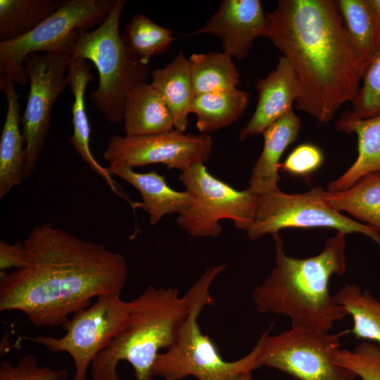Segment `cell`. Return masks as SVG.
<instances>
[{"mask_svg":"<svg viewBox=\"0 0 380 380\" xmlns=\"http://www.w3.org/2000/svg\"><path fill=\"white\" fill-rule=\"evenodd\" d=\"M121 293L103 294L89 306L73 313L62 325L61 337L37 335L25 337L53 353H68L74 362L72 380H87V371L96 355L108 345L125 323L130 301Z\"/></svg>","mask_w":380,"mask_h":380,"instance_id":"8fae6325","label":"cell"},{"mask_svg":"<svg viewBox=\"0 0 380 380\" xmlns=\"http://www.w3.org/2000/svg\"><path fill=\"white\" fill-rule=\"evenodd\" d=\"M258 101L255 111L239 132V139L262 134L270 125L293 110L300 94V84L289 61L279 58L276 68L264 78L258 79L255 86Z\"/></svg>","mask_w":380,"mask_h":380,"instance_id":"9a60e30c","label":"cell"},{"mask_svg":"<svg viewBox=\"0 0 380 380\" xmlns=\"http://www.w3.org/2000/svg\"><path fill=\"white\" fill-rule=\"evenodd\" d=\"M68 372L65 369L41 367L34 354H27L15 365L8 360L0 362V380H65Z\"/></svg>","mask_w":380,"mask_h":380,"instance_id":"1f68e13d","label":"cell"},{"mask_svg":"<svg viewBox=\"0 0 380 380\" xmlns=\"http://www.w3.org/2000/svg\"><path fill=\"white\" fill-rule=\"evenodd\" d=\"M78 37V32H73L50 51L42 55L32 53L25 61L30 80L21 120L26 152L25 179L32 175L37 167L49 134L53 104L68 86V68Z\"/></svg>","mask_w":380,"mask_h":380,"instance_id":"52a82bcc","label":"cell"},{"mask_svg":"<svg viewBox=\"0 0 380 380\" xmlns=\"http://www.w3.org/2000/svg\"><path fill=\"white\" fill-rule=\"evenodd\" d=\"M336 129L357 137V157L341 177L331 182L327 191L346 190L365 176L380 173V115L369 119L357 117L350 110L343 111Z\"/></svg>","mask_w":380,"mask_h":380,"instance_id":"e0dca14e","label":"cell"},{"mask_svg":"<svg viewBox=\"0 0 380 380\" xmlns=\"http://www.w3.org/2000/svg\"><path fill=\"white\" fill-rule=\"evenodd\" d=\"M125 0H114L105 20L93 31H78L72 58L91 61L99 73V85L89 99L110 123L123 122L127 94L151 74L124 42L119 31Z\"/></svg>","mask_w":380,"mask_h":380,"instance_id":"8992f818","label":"cell"},{"mask_svg":"<svg viewBox=\"0 0 380 380\" xmlns=\"http://www.w3.org/2000/svg\"><path fill=\"white\" fill-rule=\"evenodd\" d=\"M208 34L218 37L223 52L237 60L249 53L255 39L267 37L269 23L259 0H224L216 13L189 36Z\"/></svg>","mask_w":380,"mask_h":380,"instance_id":"5bb4252c","label":"cell"},{"mask_svg":"<svg viewBox=\"0 0 380 380\" xmlns=\"http://www.w3.org/2000/svg\"><path fill=\"white\" fill-rule=\"evenodd\" d=\"M27 264L0 272V310H18L36 327L61 326L92 298L121 293L128 277L119 253L50 223L25 239Z\"/></svg>","mask_w":380,"mask_h":380,"instance_id":"6da1fadb","label":"cell"},{"mask_svg":"<svg viewBox=\"0 0 380 380\" xmlns=\"http://www.w3.org/2000/svg\"><path fill=\"white\" fill-rule=\"evenodd\" d=\"M248 100V93L237 89L202 94L194 96L190 112L197 116L198 129L208 134L236 122Z\"/></svg>","mask_w":380,"mask_h":380,"instance_id":"603a6c76","label":"cell"},{"mask_svg":"<svg viewBox=\"0 0 380 380\" xmlns=\"http://www.w3.org/2000/svg\"><path fill=\"white\" fill-rule=\"evenodd\" d=\"M232 380H253L252 371L245 372Z\"/></svg>","mask_w":380,"mask_h":380,"instance_id":"d590c367","label":"cell"},{"mask_svg":"<svg viewBox=\"0 0 380 380\" xmlns=\"http://www.w3.org/2000/svg\"><path fill=\"white\" fill-rule=\"evenodd\" d=\"M58 6L53 0H0V42L27 34Z\"/></svg>","mask_w":380,"mask_h":380,"instance_id":"83f0119b","label":"cell"},{"mask_svg":"<svg viewBox=\"0 0 380 380\" xmlns=\"http://www.w3.org/2000/svg\"><path fill=\"white\" fill-rule=\"evenodd\" d=\"M323 196L337 211L347 212L380 232V173L367 175L344 191L324 190Z\"/></svg>","mask_w":380,"mask_h":380,"instance_id":"cb8c5ba5","label":"cell"},{"mask_svg":"<svg viewBox=\"0 0 380 380\" xmlns=\"http://www.w3.org/2000/svg\"><path fill=\"white\" fill-rule=\"evenodd\" d=\"M107 168L112 175L120 177L140 192L143 199L140 207L148 212L151 225L157 224L165 215L183 213L192 203L189 192L172 189L165 176L156 170L139 173L122 163L111 164Z\"/></svg>","mask_w":380,"mask_h":380,"instance_id":"ffe728a7","label":"cell"},{"mask_svg":"<svg viewBox=\"0 0 380 380\" xmlns=\"http://www.w3.org/2000/svg\"><path fill=\"white\" fill-rule=\"evenodd\" d=\"M342 335L297 327L274 336L267 330L260 337L257 364L298 380H355L353 372L335 362Z\"/></svg>","mask_w":380,"mask_h":380,"instance_id":"ba28073f","label":"cell"},{"mask_svg":"<svg viewBox=\"0 0 380 380\" xmlns=\"http://www.w3.org/2000/svg\"><path fill=\"white\" fill-rule=\"evenodd\" d=\"M189 61L195 96L235 89L240 84L232 58L224 52L194 53Z\"/></svg>","mask_w":380,"mask_h":380,"instance_id":"4316f807","label":"cell"},{"mask_svg":"<svg viewBox=\"0 0 380 380\" xmlns=\"http://www.w3.org/2000/svg\"><path fill=\"white\" fill-rule=\"evenodd\" d=\"M27 254L23 242L17 241L10 244L3 240L0 241V271L21 269L27 264Z\"/></svg>","mask_w":380,"mask_h":380,"instance_id":"836d02e7","label":"cell"},{"mask_svg":"<svg viewBox=\"0 0 380 380\" xmlns=\"http://www.w3.org/2000/svg\"><path fill=\"white\" fill-rule=\"evenodd\" d=\"M225 267V264L208 267L191 286L194 296L189 315L175 344L157 356L152 369L154 376L163 380H180L188 376L198 380H232L259 367L260 338L248 354L235 361H226L211 338L201 331L198 317L204 307L214 304L210 286Z\"/></svg>","mask_w":380,"mask_h":380,"instance_id":"5b68a950","label":"cell"},{"mask_svg":"<svg viewBox=\"0 0 380 380\" xmlns=\"http://www.w3.org/2000/svg\"><path fill=\"white\" fill-rule=\"evenodd\" d=\"M333 297L351 316V331L355 338L372 341L380 346V298L355 284H346Z\"/></svg>","mask_w":380,"mask_h":380,"instance_id":"484cf974","label":"cell"},{"mask_svg":"<svg viewBox=\"0 0 380 380\" xmlns=\"http://www.w3.org/2000/svg\"><path fill=\"white\" fill-rule=\"evenodd\" d=\"M179 179L192 197L191 205L176 220L187 234L194 237L217 236L222 231L220 221L223 219L232 220L239 229H250L258 196L215 177L204 163L182 172Z\"/></svg>","mask_w":380,"mask_h":380,"instance_id":"9c48e42d","label":"cell"},{"mask_svg":"<svg viewBox=\"0 0 380 380\" xmlns=\"http://www.w3.org/2000/svg\"><path fill=\"white\" fill-rule=\"evenodd\" d=\"M324 191L316 186L301 194H286L279 189L258 196L253 223L246 232L248 238L255 241L286 228L327 227L346 234L361 233L380 248V232L333 208L325 201Z\"/></svg>","mask_w":380,"mask_h":380,"instance_id":"30bf717a","label":"cell"},{"mask_svg":"<svg viewBox=\"0 0 380 380\" xmlns=\"http://www.w3.org/2000/svg\"><path fill=\"white\" fill-rule=\"evenodd\" d=\"M125 136L139 137L174 129L172 114L158 91L142 82L127 95L123 116Z\"/></svg>","mask_w":380,"mask_h":380,"instance_id":"44dd1931","label":"cell"},{"mask_svg":"<svg viewBox=\"0 0 380 380\" xmlns=\"http://www.w3.org/2000/svg\"><path fill=\"white\" fill-rule=\"evenodd\" d=\"M114 0H59L56 10L34 30L17 39L0 42V74L25 86L29 78L24 66L32 53L49 51L73 32L101 25Z\"/></svg>","mask_w":380,"mask_h":380,"instance_id":"7c38bea8","label":"cell"},{"mask_svg":"<svg viewBox=\"0 0 380 380\" xmlns=\"http://www.w3.org/2000/svg\"><path fill=\"white\" fill-rule=\"evenodd\" d=\"M346 235L337 232L319 253L300 259L286 255L279 233L273 234L276 265L253 291L258 311L286 316L291 327L329 332L348 316L329 290L331 276L346 270Z\"/></svg>","mask_w":380,"mask_h":380,"instance_id":"3957f363","label":"cell"},{"mask_svg":"<svg viewBox=\"0 0 380 380\" xmlns=\"http://www.w3.org/2000/svg\"><path fill=\"white\" fill-rule=\"evenodd\" d=\"M121 36L134 56L146 65L152 56L165 52L174 40L171 30L141 13L132 17Z\"/></svg>","mask_w":380,"mask_h":380,"instance_id":"f1b7e54d","label":"cell"},{"mask_svg":"<svg viewBox=\"0 0 380 380\" xmlns=\"http://www.w3.org/2000/svg\"><path fill=\"white\" fill-rule=\"evenodd\" d=\"M369 3L380 27V0H369Z\"/></svg>","mask_w":380,"mask_h":380,"instance_id":"e575fe53","label":"cell"},{"mask_svg":"<svg viewBox=\"0 0 380 380\" xmlns=\"http://www.w3.org/2000/svg\"><path fill=\"white\" fill-rule=\"evenodd\" d=\"M300 119L290 110L263 132L264 145L254 165L246 190L259 196L279 190L280 158L298 136Z\"/></svg>","mask_w":380,"mask_h":380,"instance_id":"ac0fdd59","label":"cell"},{"mask_svg":"<svg viewBox=\"0 0 380 380\" xmlns=\"http://www.w3.org/2000/svg\"><path fill=\"white\" fill-rule=\"evenodd\" d=\"M90 70L91 66L80 58L71 59L68 68V83L74 97L72 106L73 133L69 141L91 170L99 175L115 194L129 201L108 168L99 163L90 150L91 130L84 103L87 85L94 80Z\"/></svg>","mask_w":380,"mask_h":380,"instance_id":"d6986e66","label":"cell"},{"mask_svg":"<svg viewBox=\"0 0 380 380\" xmlns=\"http://www.w3.org/2000/svg\"><path fill=\"white\" fill-rule=\"evenodd\" d=\"M193 296L192 287L180 296L174 288L148 286L130 301L125 323L92 361V379L121 380L118 366L127 361L134 369L135 380H153V366L159 350L175 344Z\"/></svg>","mask_w":380,"mask_h":380,"instance_id":"277c9868","label":"cell"},{"mask_svg":"<svg viewBox=\"0 0 380 380\" xmlns=\"http://www.w3.org/2000/svg\"><path fill=\"white\" fill-rule=\"evenodd\" d=\"M213 145V139L208 134L194 135L174 129L139 137L114 135L103 156L109 165L122 163L133 168L160 163L168 169L183 172L207 161Z\"/></svg>","mask_w":380,"mask_h":380,"instance_id":"4fadbf2b","label":"cell"},{"mask_svg":"<svg viewBox=\"0 0 380 380\" xmlns=\"http://www.w3.org/2000/svg\"><path fill=\"white\" fill-rule=\"evenodd\" d=\"M151 84L166 103L174 122V129L184 132L195 96L189 59L180 52L168 65L151 72Z\"/></svg>","mask_w":380,"mask_h":380,"instance_id":"7402d4cb","label":"cell"},{"mask_svg":"<svg viewBox=\"0 0 380 380\" xmlns=\"http://www.w3.org/2000/svg\"><path fill=\"white\" fill-rule=\"evenodd\" d=\"M0 89L7 101L0 137V198H2L25 179L26 152L24 137L20 129V95L15 88V83L6 74H0Z\"/></svg>","mask_w":380,"mask_h":380,"instance_id":"2e32d148","label":"cell"},{"mask_svg":"<svg viewBox=\"0 0 380 380\" xmlns=\"http://www.w3.org/2000/svg\"><path fill=\"white\" fill-rule=\"evenodd\" d=\"M362 84L352 103L350 110L362 119L380 115V48L366 63L362 79Z\"/></svg>","mask_w":380,"mask_h":380,"instance_id":"f546056e","label":"cell"},{"mask_svg":"<svg viewBox=\"0 0 380 380\" xmlns=\"http://www.w3.org/2000/svg\"><path fill=\"white\" fill-rule=\"evenodd\" d=\"M338 3L348 37L367 63L380 48V27L369 0H338Z\"/></svg>","mask_w":380,"mask_h":380,"instance_id":"d4e9b609","label":"cell"},{"mask_svg":"<svg viewBox=\"0 0 380 380\" xmlns=\"http://www.w3.org/2000/svg\"><path fill=\"white\" fill-rule=\"evenodd\" d=\"M266 15L267 37L289 61L300 84L296 108L329 122L353 101L366 64L348 37L338 1L279 0Z\"/></svg>","mask_w":380,"mask_h":380,"instance_id":"7a4b0ae2","label":"cell"},{"mask_svg":"<svg viewBox=\"0 0 380 380\" xmlns=\"http://www.w3.org/2000/svg\"><path fill=\"white\" fill-rule=\"evenodd\" d=\"M334 357L336 364L362 380H380V346L376 343L365 341L353 350L340 348Z\"/></svg>","mask_w":380,"mask_h":380,"instance_id":"4dcf8cb0","label":"cell"},{"mask_svg":"<svg viewBox=\"0 0 380 380\" xmlns=\"http://www.w3.org/2000/svg\"><path fill=\"white\" fill-rule=\"evenodd\" d=\"M323 160V153L317 146L303 144L279 164V169L291 175L308 176L321 166Z\"/></svg>","mask_w":380,"mask_h":380,"instance_id":"d6a6232c","label":"cell"}]
</instances>
